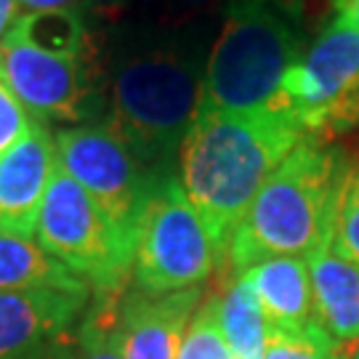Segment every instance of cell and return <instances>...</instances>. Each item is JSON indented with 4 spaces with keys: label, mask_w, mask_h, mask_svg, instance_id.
I'll return each mask as SVG.
<instances>
[{
    "label": "cell",
    "mask_w": 359,
    "mask_h": 359,
    "mask_svg": "<svg viewBox=\"0 0 359 359\" xmlns=\"http://www.w3.org/2000/svg\"><path fill=\"white\" fill-rule=\"evenodd\" d=\"M304 139L277 109H197L179 149L181 187L224 253L264 181Z\"/></svg>",
    "instance_id": "6da1fadb"
},
{
    "label": "cell",
    "mask_w": 359,
    "mask_h": 359,
    "mask_svg": "<svg viewBox=\"0 0 359 359\" xmlns=\"http://www.w3.org/2000/svg\"><path fill=\"white\" fill-rule=\"evenodd\" d=\"M348 154L320 139H304L274 168L231 234V274L277 256L309 258L330 248Z\"/></svg>",
    "instance_id": "7a4b0ae2"
},
{
    "label": "cell",
    "mask_w": 359,
    "mask_h": 359,
    "mask_svg": "<svg viewBox=\"0 0 359 359\" xmlns=\"http://www.w3.org/2000/svg\"><path fill=\"white\" fill-rule=\"evenodd\" d=\"M203 77L200 62L176 46L139 48L112 69L107 126L160 176L197 117Z\"/></svg>",
    "instance_id": "3957f363"
},
{
    "label": "cell",
    "mask_w": 359,
    "mask_h": 359,
    "mask_svg": "<svg viewBox=\"0 0 359 359\" xmlns=\"http://www.w3.org/2000/svg\"><path fill=\"white\" fill-rule=\"evenodd\" d=\"M301 53V27L271 0H226L224 25L205 65L200 107L229 112L274 109L285 75Z\"/></svg>",
    "instance_id": "277c9868"
},
{
    "label": "cell",
    "mask_w": 359,
    "mask_h": 359,
    "mask_svg": "<svg viewBox=\"0 0 359 359\" xmlns=\"http://www.w3.org/2000/svg\"><path fill=\"white\" fill-rule=\"evenodd\" d=\"M38 245L90 285L93 295H123L133 277V250L99 203L56 165L40 208Z\"/></svg>",
    "instance_id": "5b68a950"
},
{
    "label": "cell",
    "mask_w": 359,
    "mask_h": 359,
    "mask_svg": "<svg viewBox=\"0 0 359 359\" xmlns=\"http://www.w3.org/2000/svg\"><path fill=\"white\" fill-rule=\"evenodd\" d=\"M226 253L210 237L176 176H160L147 197L136 229L133 283L147 295L200 287Z\"/></svg>",
    "instance_id": "8992f818"
},
{
    "label": "cell",
    "mask_w": 359,
    "mask_h": 359,
    "mask_svg": "<svg viewBox=\"0 0 359 359\" xmlns=\"http://www.w3.org/2000/svg\"><path fill=\"white\" fill-rule=\"evenodd\" d=\"M309 139L327 142L359 126V32L330 19L283 80L274 107Z\"/></svg>",
    "instance_id": "52a82bcc"
},
{
    "label": "cell",
    "mask_w": 359,
    "mask_h": 359,
    "mask_svg": "<svg viewBox=\"0 0 359 359\" xmlns=\"http://www.w3.org/2000/svg\"><path fill=\"white\" fill-rule=\"evenodd\" d=\"M53 142L59 165L99 203L117 229L136 243L144 203L160 173L144 165L109 126L65 128Z\"/></svg>",
    "instance_id": "ba28073f"
},
{
    "label": "cell",
    "mask_w": 359,
    "mask_h": 359,
    "mask_svg": "<svg viewBox=\"0 0 359 359\" xmlns=\"http://www.w3.org/2000/svg\"><path fill=\"white\" fill-rule=\"evenodd\" d=\"M96 59L51 56L27 46L0 43V69L32 117L80 123L96 109Z\"/></svg>",
    "instance_id": "9c48e42d"
},
{
    "label": "cell",
    "mask_w": 359,
    "mask_h": 359,
    "mask_svg": "<svg viewBox=\"0 0 359 359\" xmlns=\"http://www.w3.org/2000/svg\"><path fill=\"white\" fill-rule=\"evenodd\" d=\"M93 290L0 293V359H72Z\"/></svg>",
    "instance_id": "30bf717a"
},
{
    "label": "cell",
    "mask_w": 359,
    "mask_h": 359,
    "mask_svg": "<svg viewBox=\"0 0 359 359\" xmlns=\"http://www.w3.org/2000/svg\"><path fill=\"white\" fill-rule=\"evenodd\" d=\"M56 165V142L40 120L22 142L0 154V229L22 237L35 234Z\"/></svg>",
    "instance_id": "8fae6325"
},
{
    "label": "cell",
    "mask_w": 359,
    "mask_h": 359,
    "mask_svg": "<svg viewBox=\"0 0 359 359\" xmlns=\"http://www.w3.org/2000/svg\"><path fill=\"white\" fill-rule=\"evenodd\" d=\"M203 287L168 295L133 293L120 301L123 359H176L184 333L200 306Z\"/></svg>",
    "instance_id": "7c38bea8"
},
{
    "label": "cell",
    "mask_w": 359,
    "mask_h": 359,
    "mask_svg": "<svg viewBox=\"0 0 359 359\" xmlns=\"http://www.w3.org/2000/svg\"><path fill=\"white\" fill-rule=\"evenodd\" d=\"M243 277L253 287V295L269 327L301 330L309 322H314V293L306 258H266L245 269Z\"/></svg>",
    "instance_id": "4fadbf2b"
},
{
    "label": "cell",
    "mask_w": 359,
    "mask_h": 359,
    "mask_svg": "<svg viewBox=\"0 0 359 359\" xmlns=\"http://www.w3.org/2000/svg\"><path fill=\"white\" fill-rule=\"evenodd\" d=\"M314 322L341 346L359 344V264L322 248L309 256Z\"/></svg>",
    "instance_id": "5bb4252c"
},
{
    "label": "cell",
    "mask_w": 359,
    "mask_h": 359,
    "mask_svg": "<svg viewBox=\"0 0 359 359\" xmlns=\"http://www.w3.org/2000/svg\"><path fill=\"white\" fill-rule=\"evenodd\" d=\"M22 290H90V285L32 243V237L0 229V293Z\"/></svg>",
    "instance_id": "9a60e30c"
},
{
    "label": "cell",
    "mask_w": 359,
    "mask_h": 359,
    "mask_svg": "<svg viewBox=\"0 0 359 359\" xmlns=\"http://www.w3.org/2000/svg\"><path fill=\"white\" fill-rule=\"evenodd\" d=\"M3 43L27 46L51 56H90V32L80 8L22 13L6 29Z\"/></svg>",
    "instance_id": "2e32d148"
},
{
    "label": "cell",
    "mask_w": 359,
    "mask_h": 359,
    "mask_svg": "<svg viewBox=\"0 0 359 359\" xmlns=\"http://www.w3.org/2000/svg\"><path fill=\"white\" fill-rule=\"evenodd\" d=\"M218 317L231 359H264L269 341V322L243 274L234 277L226 293L218 298Z\"/></svg>",
    "instance_id": "e0dca14e"
},
{
    "label": "cell",
    "mask_w": 359,
    "mask_h": 359,
    "mask_svg": "<svg viewBox=\"0 0 359 359\" xmlns=\"http://www.w3.org/2000/svg\"><path fill=\"white\" fill-rule=\"evenodd\" d=\"M120 301L123 295H93V306L80 322L72 359H123Z\"/></svg>",
    "instance_id": "ac0fdd59"
},
{
    "label": "cell",
    "mask_w": 359,
    "mask_h": 359,
    "mask_svg": "<svg viewBox=\"0 0 359 359\" xmlns=\"http://www.w3.org/2000/svg\"><path fill=\"white\" fill-rule=\"evenodd\" d=\"M264 359H351L344 346L333 341L317 322H309L301 330L269 327Z\"/></svg>",
    "instance_id": "d6986e66"
},
{
    "label": "cell",
    "mask_w": 359,
    "mask_h": 359,
    "mask_svg": "<svg viewBox=\"0 0 359 359\" xmlns=\"http://www.w3.org/2000/svg\"><path fill=\"white\" fill-rule=\"evenodd\" d=\"M176 359H231L221 317H218V295L197 306Z\"/></svg>",
    "instance_id": "ffe728a7"
},
{
    "label": "cell",
    "mask_w": 359,
    "mask_h": 359,
    "mask_svg": "<svg viewBox=\"0 0 359 359\" xmlns=\"http://www.w3.org/2000/svg\"><path fill=\"white\" fill-rule=\"evenodd\" d=\"M330 250L335 256L359 264V154H348Z\"/></svg>",
    "instance_id": "44dd1931"
},
{
    "label": "cell",
    "mask_w": 359,
    "mask_h": 359,
    "mask_svg": "<svg viewBox=\"0 0 359 359\" xmlns=\"http://www.w3.org/2000/svg\"><path fill=\"white\" fill-rule=\"evenodd\" d=\"M35 126H38V117L27 112L25 104L16 99V93L0 69V154H6L13 144L22 142Z\"/></svg>",
    "instance_id": "7402d4cb"
},
{
    "label": "cell",
    "mask_w": 359,
    "mask_h": 359,
    "mask_svg": "<svg viewBox=\"0 0 359 359\" xmlns=\"http://www.w3.org/2000/svg\"><path fill=\"white\" fill-rule=\"evenodd\" d=\"M221 3L226 6V0H168V8L173 16H197V13L216 8Z\"/></svg>",
    "instance_id": "603a6c76"
},
{
    "label": "cell",
    "mask_w": 359,
    "mask_h": 359,
    "mask_svg": "<svg viewBox=\"0 0 359 359\" xmlns=\"http://www.w3.org/2000/svg\"><path fill=\"white\" fill-rule=\"evenodd\" d=\"M271 3H274L295 27L304 25L306 13L311 11V6H314V0H271Z\"/></svg>",
    "instance_id": "cb8c5ba5"
},
{
    "label": "cell",
    "mask_w": 359,
    "mask_h": 359,
    "mask_svg": "<svg viewBox=\"0 0 359 359\" xmlns=\"http://www.w3.org/2000/svg\"><path fill=\"white\" fill-rule=\"evenodd\" d=\"M333 16L359 32V0H330Z\"/></svg>",
    "instance_id": "d4e9b609"
},
{
    "label": "cell",
    "mask_w": 359,
    "mask_h": 359,
    "mask_svg": "<svg viewBox=\"0 0 359 359\" xmlns=\"http://www.w3.org/2000/svg\"><path fill=\"white\" fill-rule=\"evenodd\" d=\"M130 0H90V8L102 19H117L120 13L128 8Z\"/></svg>",
    "instance_id": "484cf974"
},
{
    "label": "cell",
    "mask_w": 359,
    "mask_h": 359,
    "mask_svg": "<svg viewBox=\"0 0 359 359\" xmlns=\"http://www.w3.org/2000/svg\"><path fill=\"white\" fill-rule=\"evenodd\" d=\"M29 11H56V8H77L83 0H19Z\"/></svg>",
    "instance_id": "4316f807"
},
{
    "label": "cell",
    "mask_w": 359,
    "mask_h": 359,
    "mask_svg": "<svg viewBox=\"0 0 359 359\" xmlns=\"http://www.w3.org/2000/svg\"><path fill=\"white\" fill-rule=\"evenodd\" d=\"M13 11H16V0H0V38H3L6 29L11 27Z\"/></svg>",
    "instance_id": "83f0119b"
},
{
    "label": "cell",
    "mask_w": 359,
    "mask_h": 359,
    "mask_svg": "<svg viewBox=\"0 0 359 359\" xmlns=\"http://www.w3.org/2000/svg\"><path fill=\"white\" fill-rule=\"evenodd\" d=\"M351 359H359V346H357V351H354V354H351Z\"/></svg>",
    "instance_id": "f1b7e54d"
}]
</instances>
